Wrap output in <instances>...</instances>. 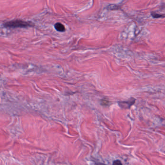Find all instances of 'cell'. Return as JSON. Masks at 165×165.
Segmentation results:
<instances>
[{
    "mask_svg": "<svg viewBox=\"0 0 165 165\" xmlns=\"http://www.w3.org/2000/svg\"><path fill=\"white\" fill-rule=\"evenodd\" d=\"M5 26L7 28H26L31 26L32 24L30 22L22 21V20H13L6 22Z\"/></svg>",
    "mask_w": 165,
    "mask_h": 165,
    "instance_id": "cell-1",
    "label": "cell"
},
{
    "mask_svg": "<svg viewBox=\"0 0 165 165\" xmlns=\"http://www.w3.org/2000/svg\"><path fill=\"white\" fill-rule=\"evenodd\" d=\"M136 99L135 98H131L126 101L119 102L118 104L120 107L125 109H128L131 107L132 105L135 103Z\"/></svg>",
    "mask_w": 165,
    "mask_h": 165,
    "instance_id": "cell-2",
    "label": "cell"
},
{
    "mask_svg": "<svg viewBox=\"0 0 165 165\" xmlns=\"http://www.w3.org/2000/svg\"><path fill=\"white\" fill-rule=\"evenodd\" d=\"M54 27L55 29L59 32H63L65 31V27L61 23H56L55 24Z\"/></svg>",
    "mask_w": 165,
    "mask_h": 165,
    "instance_id": "cell-3",
    "label": "cell"
},
{
    "mask_svg": "<svg viewBox=\"0 0 165 165\" xmlns=\"http://www.w3.org/2000/svg\"><path fill=\"white\" fill-rule=\"evenodd\" d=\"M151 15L155 18H162L165 17V15H159V14H157L155 12H152L151 13Z\"/></svg>",
    "mask_w": 165,
    "mask_h": 165,
    "instance_id": "cell-4",
    "label": "cell"
},
{
    "mask_svg": "<svg viewBox=\"0 0 165 165\" xmlns=\"http://www.w3.org/2000/svg\"><path fill=\"white\" fill-rule=\"evenodd\" d=\"M112 165H123L122 163H121V162L119 160H117L114 161Z\"/></svg>",
    "mask_w": 165,
    "mask_h": 165,
    "instance_id": "cell-5",
    "label": "cell"
},
{
    "mask_svg": "<svg viewBox=\"0 0 165 165\" xmlns=\"http://www.w3.org/2000/svg\"><path fill=\"white\" fill-rule=\"evenodd\" d=\"M108 103H109V102L108 100H103L102 101V105H104V106L108 105Z\"/></svg>",
    "mask_w": 165,
    "mask_h": 165,
    "instance_id": "cell-6",
    "label": "cell"
},
{
    "mask_svg": "<svg viewBox=\"0 0 165 165\" xmlns=\"http://www.w3.org/2000/svg\"><path fill=\"white\" fill-rule=\"evenodd\" d=\"M96 165H105V164H100V163H99V164H97Z\"/></svg>",
    "mask_w": 165,
    "mask_h": 165,
    "instance_id": "cell-7",
    "label": "cell"
}]
</instances>
